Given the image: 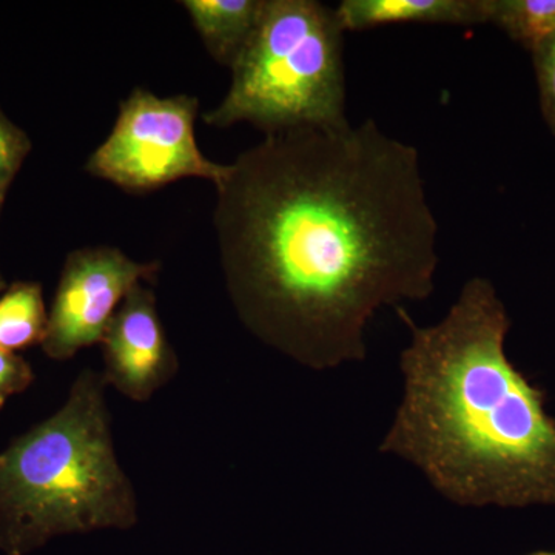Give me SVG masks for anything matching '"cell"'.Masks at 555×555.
Here are the masks:
<instances>
[{
    "label": "cell",
    "instance_id": "cell-7",
    "mask_svg": "<svg viewBox=\"0 0 555 555\" xmlns=\"http://www.w3.org/2000/svg\"><path fill=\"white\" fill-rule=\"evenodd\" d=\"M101 345L105 385L137 403H147L178 374L177 352L164 331L155 294L145 284L131 288Z\"/></svg>",
    "mask_w": 555,
    "mask_h": 555
},
{
    "label": "cell",
    "instance_id": "cell-11",
    "mask_svg": "<svg viewBox=\"0 0 555 555\" xmlns=\"http://www.w3.org/2000/svg\"><path fill=\"white\" fill-rule=\"evenodd\" d=\"M486 22L532 51L555 31V0H486Z\"/></svg>",
    "mask_w": 555,
    "mask_h": 555
},
{
    "label": "cell",
    "instance_id": "cell-6",
    "mask_svg": "<svg viewBox=\"0 0 555 555\" xmlns=\"http://www.w3.org/2000/svg\"><path fill=\"white\" fill-rule=\"evenodd\" d=\"M159 272L158 261L138 262L115 247L68 254L51 302L43 353L67 361L87 347L101 345L131 288L153 283Z\"/></svg>",
    "mask_w": 555,
    "mask_h": 555
},
{
    "label": "cell",
    "instance_id": "cell-3",
    "mask_svg": "<svg viewBox=\"0 0 555 555\" xmlns=\"http://www.w3.org/2000/svg\"><path fill=\"white\" fill-rule=\"evenodd\" d=\"M101 372L86 369L65 403L0 452V551L28 555L54 537L130 529L138 496L120 466Z\"/></svg>",
    "mask_w": 555,
    "mask_h": 555
},
{
    "label": "cell",
    "instance_id": "cell-5",
    "mask_svg": "<svg viewBox=\"0 0 555 555\" xmlns=\"http://www.w3.org/2000/svg\"><path fill=\"white\" fill-rule=\"evenodd\" d=\"M198 98H160L134 89L120 102L108 138L87 160L86 170L130 193H149L188 178L210 181L218 189L228 164L204 156L195 137Z\"/></svg>",
    "mask_w": 555,
    "mask_h": 555
},
{
    "label": "cell",
    "instance_id": "cell-2",
    "mask_svg": "<svg viewBox=\"0 0 555 555\" xmlns=\"http://www.w3.org/2000/svg\"><path fill=\"white\" fill-rule=\"evenodd\" d=\"M411 328L404 393L379 451L418 467L459 506L555 505V418L545 390L506 356L511 318L486 278L466 281L448 315Z\"/></svg>",
    "mask_w": 555,
    "mask_h": 555
},
{
    "label": "cell",
    "instance_id": "cell-9",
    "mask_svg": "<svg viewBox=\"0 0 555 555\" xmlns=\"http://www.w3.org/2000/svg\"><path fill=\"white\" fill-rule=\"evenodd\" d=\"M181 5L210 56L232 68L257 28L264 0H185Z\"/></svg>",
    "mask_w": 555,
    "mask_h": 555
},
{
    "label": "cell",
    "instance_id": "cell-14",
    "mask_svg": "<svg viewBox=\"0 0 555 555\" xmlns=\"http://www.w3.org/2000/svg\"><path fill=\"white\" fill-rule=\"evenodd\" d=\"M35 378V371L24 357L0 349V411L11 397L25 392Z\"/></svg>",
    "mask_w": 555,
    "mask_h": 555
},
{
    "label": "cell",
    "instance_id": "cell-16",
    "mask_svg": "<svg viewBox=\"0 0 555 555\" xmlns=\"http://www.w3.org/2000/svg\"><path fill=\"white\" fill-rule=\"evenodd\" d=\"M529 555H555V553H547V551H539V553H532Z\"/></svg>",
    "mask_w": 555,
    "mask_h": 555
},
{
    "label": "cell",
    "instance_id": "cell-8",
    "mask_svg": "<svg viewBox=\"0 0 555 555\" xmlns=\"http://www.w3.org/2000/svg\"><path fill=\"white\" fill-rule=\"evenodd\" d=\"M335 13L345 31H367L387 25H456L486 22V0H343Z\"/></svg>",
    "mask_w": 555,
    "mask_h": 555
},
{
    "label": "cell",
    "instance_id": "cell-12",
    "mask_svg": "<svg viewBox=\"0 0 555 555\" xmlns=\"http://www.w3.org/2000/svg\"><path fill=\"white\" fill-rule=\"evenodd\" d=\"M31 147L28 134L0 108V215L11 184L30 155Z\"/></svg>",
    "mask_w": 555,
    "mask_h": 555
},
{
    "label": "cell",
    "instance_id": "cell-1",
    "mask_svg": "<svg viewBox=\"0 0 555 555\" xmlns=\"http://www.w3.org/2000/svg\"><path fill=\"white\" fill-rule=\"evenodd\" d=\"M217 193L233 308L301 366L363 361L379 309L436 291L438 224L418 150L374 119L264 134Z\"/></svg>",
    "mask_w": 555,
    "mask_h": 555
},
{
    "label": "cell",
    "instance_id": "cell-4",
    "mask_svg": "<svg viewBox=\"0 0 555 555\" xmlns=\"http://www.w3.org/2000/svg\"><path fill=\"white\" fill-rule=\"evenodd\" d=\"M345 30L317 0H264L254 35L232 68V83L204 122H246L264 134L339 127L346 116Z\"/></svg>",
    "mask_w": 555,
    "mask_h": 555
},
{
    "label": "cell",
    "instance_id": "cell-15",
    "mask_svg": "<svg viewBox=\"0 0 555 555\" xmlns=\"http://www.w3.org/2000/svg\"><path fill=\"white\" fill-rule=\"evenodd\" d=\"M7 287H9V284H7L5 278H3L2 272H0V292L5 291Z\"/></svg>",
    "mask_w": 555,
    "mask_h": 555
},
{
    "label": "cell",
    "instance_id": "cell-10",
    "mask_svg": "<svg viewBox=\"0 0 555 555\" xmlns=\"http://www.w3.org/2000/svg\"><path fill=\"white\" fill-rule=\"evenodd\" d=\"M49 310L38 281H14L0 295V349L17 353L42 346Z\"/></svg>",
    "mask_w": 555,
    "mask_h": 555
},
{
    "label": "cell",
    "instance_id": "cell-13",
    "mask_svg": "<svg viewBox=\"0 0 555 555\" xmlns=\"http://www.w3.org/2000/svg\"><path fill=\"white\" fill-rule=\"evenodd\" d=\"M537 83H539L540 109L543 120L555 137V31L531 51Z\"/></svg>",
    "mask_w": 555,
    "mask_h": 555
}]
</instances>
